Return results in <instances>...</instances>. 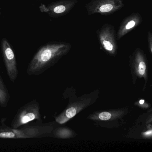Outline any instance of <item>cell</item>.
I'll return each instance as SVG.
<instances>
[{"mask_svg":"<svg viewBox=\"0 0 152 152\" xmlns=\"http://www.w3.org/2000/svg\"><path fill=\"white\" fill-rule=\"evenodd\" d=\"M72 47L71 43L66 42H54L42 47L29 63L27 75L31 76L43 73L67 55Z\"/></svg>","mask_w":152,"mask_h":152,"instance_id":"6da1fadb","label":"cell"},{"mask_svg":"<svg viewBox=\"0 0 152 152\" xmlns=\"http://www.w3.org/2000/svg\"><path fill=\"white\" fill-rule=\"evenodd\" d=\"M76 89L73 87L66 88L63 94L64 99H68V103L64 110L55 117L56 121L60 124L67 122L72 118L89 107L95 104L99 96L98 89L88 94L78 96Z\"/></svg>","mask_w":152,"mask_h":152,"instance_id":"7a4b0ae2","label":"cell"},{"mask_svg":"<svg viewBox=\"0 0 152 152\" xmlns=\"http://www.w3.org/2000/svg\"><path fill=\"white\" fill-rule=\"evenodd\" d=\"M128 107L98 110L91 113L87 116V119L91 121L97 127L111 129H117L125 124L124 118L129 113Z\"/></svg>","mask_w":152,"mask_h":152,"instance_id":"3957f363","label":"cell"},{"mask_svg":"<svg viewBox=\"0 0 152 152\" xmlns=\"http://www.w3.org/2000/svg\"><path fill=\"white\" fill-rule=\"evenodd\" d=\"M132 80L133 84H136L139 79H144L142 91L145 90L148 80L149 65L146 55L140 48H136L129 56Z\"/></svg>","mask_w":152,"mask_h":152,"instance_id":"277c9868","label":"cell"},{"mask_svg":"<svg viewBox=\"0 0 152 152\" xmlns=\"http://www.w3.org/2000/svg\"><path fill=\"white\" fill-rule=\"evenodd\" d=\"M54 128L51 125L31 126L23 128L0 129V138H31L50 134Z\"/></svg>","mask_w":152,"mask_h":152,"instance_id":"5b68a950","label":"cell"},{"mask_svg":"<svg viewBox=\"0 0 152 152\" xmlns=\"http://www.w3.org/2000/svg\"><path fill=\"white\" fill-rule=\"evenodd\" d=\"M100 49L108 56H116L118 51V44L116 31L113 26L109 23L103 25L96 31Z\"/></svg>","mask_w":152,"mask_h":152,"instance_id":"8992f818","label":"cell"},{"mask_svg":"<svg viewBox=\"0 0 152 152\" xmlns=\"http://www.w3.org/2000/svg\"><path fill=\"white\" fill-rule=\"evenodd\" d=\"M127 137L129 138L152 139V108L138 116L129 129Z\"/></svg>","mask_w":152,"mask_h":152,"instance_id":"52a82bcc","label":"cell"},{"mask_svg":"<svg viewBox=\"0 0 152 152\" xmlns=\"http://www.w3.org/2000/svg\"><path fill=\"white\" fill-rule=\"evenodd\" d=\"M36 120H41V115L39 104L34 99L18 109L11 122V128L18 129Z\"/></svg>","mask_w":152,"mask_h":152,"instance_id":"ba28073f","label":"cell"},{"mask_svg":"<svg viewBox=\"0 0 152 152\" xmlns=\"http://www.w3.org/2000/svg\"><path fill=\"white\" fill-rule=\"evenodd\" d=\"M124 7L123 0H91L85 6L89 15H110Z\"/></svg>","mask_w":152,"mask_h":152,"instance_id":"9c48e42d","label":"cell"},{"mask_svg":"<svg viewBox=\"0 0 152 152\" xmlns=\"http://www.w3.org/2000/svg\"><path fill=\"white\" fill-rule=\"evenodd\" d=\"M78 0H59L48 5L42 4L40 10L50 16L58 18L66 15L78 3Z\"/></svg>","mask_w":152,"mask_h":152,"instance_id":"30bf717a","label":"cell"},{"mask_svg":"<svg viewBox=\"0 0 152 152\" xmlns=\"http://www.w3.org/2000/svg\"><path fill=\"white\" fill-rule=\"evenodd\" d=\"M1 50L7 73L10 81L15 82L18 76L16 59L13 49L5 38L1 42Z\"/></svg>","mask_w":152,"mask_h":152,"instance_id":"8fae6325","label":"cell"},{"mask_svg":"<svg viewBox=\"0 0 152 152\" xmlns=\"http://www.w3.org/2000/svg\"><path fill=\"white\" fill-rule=\"evenodd\" d=\"M143 18L138 12H133L122 21L116 32V39L120 40L126 34L137 27L143 22Z\"/></svg>","mask_w":152,"mask_h":152,"instance_id":"7c38bea8","label":"cell"},{"mask_svg":"<svg viewBox=\"0 0 152 152\" xmlns=\"http://www.w3.org/2000/svg\"><path fill=\"white\" fill-rule=\"evenodd\" d=\"M52 132L55 137L59 139L73 138L77 135L74 130L67 127L56 128L54 129Z\"/></svg>","mask_w":152,"mask_h":152,"instance_id":"4fadbf2b","label":"cell"},{"mask_svg":"<svg viewBox=\"0 0 152 152\" xmlns=\"http://www.w3.org/2000/svg\"><path fill=\"white\" fill-rule=\"evenodd\" d=\"M10 99V95L6 84L0 75V106L7 107Z\"/></svg>","mask_w":152,"mask_h":152,"instance_id":"5bb4252c","label":"cell"},{"mask_svg":"<svg viewBox=\"0 0 152 152\" xmlns=\"http://www.w3.org/2000/svg\"><path fill=\"white\" fill-rule=\"evenodd\" d=\"M134 105L142 110H148L152 108L151 104L144 99H138L134 102Z\"/></svg>","mask_w":152,"mask_h":152,"instance_id":"9a60e30c","label":"cell"},{"mask_svg":"<svg viewBox=\"0 0 152 152\" xmlns=\"http://www.w3.org/2000/svg\"><path fill=\"white\" fill-rule=\"evenodd\" d=\"M147 41L148 44V49L150 54H152V34L151 32H147Z\"/></svg>","mask_w":152,"mask_h":152,"instance_id":"2e32d148","label":"cell"}]
</instances>
